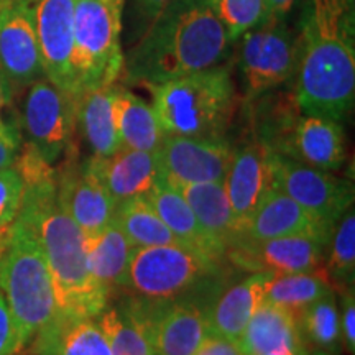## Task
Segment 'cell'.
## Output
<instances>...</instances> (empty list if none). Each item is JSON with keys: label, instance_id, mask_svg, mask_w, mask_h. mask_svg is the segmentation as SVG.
I'll return each instance as SVG.
<instances>
[{"label": "cell", "instance_id": "obj_1", "mask_svg": "<svg viewBox=\"0 0 355 355\" xmlns=\"http://www.w3.org/2000/svg\"><path fill=\"white\" fill-rule=\"evenodd\" d=\"M13 168L24 180V199L17 220L25 224L40 245L50 268L58 313L74 318H97L110 293L89 272L84 234L63 211L56 194V168L25 144Z\"/></svg>", "mask_w": 355, "mask_h": 355}, {"label": "cell", "instance_id": "obj_2", "mask_svg": "<svg viewBox=\"0 0 355 355\" xmlns=\"http://www.w3.org/2000/svg\"><path fill=\"white\" fill-rule=\"evenodd\" d=\"M296 42L293 92L301 114L344 121L355 101L354 0H308Z\"/></svg>", "mask_w": 355, "mask_h": 355}, {"label": "cell", "instance_id": "obj_3", "mask_svg": "<svg viewBox=\"0 0 355 355\" xmlns=\"http://www.w3.org/2000/svg\"><path fill=\"white\" fill-rule=\"evenodd\" d=\"M229 38L209 0H171L123 60L130 83L157 86L219 66Z\"/></svg>", "mask_w": 355, "mask_h": 355}, {"label": "cell", "instance_id": "obj_4", "mask_svg": "<svg viewBox=\"0 0 355 355\" xmlns=\"http://www.w3.org/2000/svg\"><path fill=\"white\" fill-rule=\"evenodd\" d=\"M153 110L165 135L224 139L239 97L227 66L150 86Z\"/></svg>", "mask_w": 355, "mask_h": 355}, {"label": "cell", "instance_id": "obj_5", "mask_svg": "<svg viewBox=\"0 0 355 355\" xmlns=\"http://www.w3.org/2000/svg\"><path fill=\"white\" fill-rule=\"evenodd\" d=\"M0 291L10 309L20 354L58 314L50 268L35 234L13 220L0 255Z\"/></svg>", "mask_w": 355, "mask_h": 355}, {"label": "cell", "instance_id": "obj_6", "mask_svg": "<svg viewBox=\"0 0 355 355\" xmlns=\"http://www.w3.org/2000/svg\"><path fill=\"white\" fill-rule=\"evenodd\" d=\"M122 12L105 0L74 3L73 71L78 96L87 89L112 86L123 68Z\"/></svg>", "mask_w": 355, "mask_h": 355}, {"label": "cell", "instance_id": "obj_7", "mask_svg": "<svg viewBox=\"0 0 355 355\" xmlns=\"http://www.w3.org/2000/svg\"><path fill=\"white\" fill-rule=\"evenodd\" d=\"M222 265L181 245L133 248L123 286L141 298L180 300L219 273Z\"/></svg>", "mask_w": 355, "mask_h": 355}, {"label": "cell", "instance_id": "obj_8", "mask_svg": "<svg viewBox=\"0 0 355 355\" xmlns=\"http://www.w3.org/2000/svg\"><path fill=\"white\" fill-rule=\"evenodd\" d=\"M242 37L239 69L248 99L272 92L295 78L298 42L283 20L266 21Z\"/></svg>", "mask_w": 355, "mask_h": 355}, {"label": "cell", "instance_id": "obj_9", "mask_svg": "<svg viewBox=\"0 0 355 355\" xmlns=\"http://www.w3.org/2000/svg\"><path fill=\"white\" fill-rule=\"evenodd\" d=\"M21 123L33 146L46 163L61 162L76 132V97L66 94L46 78L32 83L26 91Z\"/></svg>", "mask_w": 355, "mask_h": 355}, {"label": "cell", "instance_id": "obj_10", "mask_svg": "<svg viewBox=\"0 0 355 355\" xmlns=\"http://www.w3.org/2000/svg\"><path fill=\"white\" fill-rule=\"evenodd\" d=\"M273 188L332 229L354 204V186L349 180L275 152Z\"/></svg>", "mask_w": 355, "mask_h": 355}, {"label": "cell", "instance_id": "obj_11", "mask_svg": "<svg viewBox=\"0 0 355 355\" xmlns=\"http://www.w3.org/2000/svg\"><path fill=\"white\" fill-rule=\"evenodd\" d=\"M234 148L225 139L165 135L157 150L159 181L173 189L189 184L222 183Z\"/></svg>", "mask_w": 355, "mask_h": 355}, {"label": "cell", "instance_id": "obj_12", "mask_svg": "<svg viewBox=\"0 0 355 355\" xmlns=\"http://www.w3.org/2000/svg\"><path fill=\"white\" fill-rule=\"evenodd\" d=\"M61 162L56 168L58 202L84 235L101 232L112 222L117 204L91 159L79 162L76 146L71 145Z\"/></svg>", "mask_w": 355, "mask_h": 355}, {"label": "cell", "instance_id": "obj_13", "mask_svg": "<svg viewBox=\"0 0 355 355\" xmlns=\"http://www.w3.org/2000/svg\"><path fill=\"white\" fill-rule=\"evenodd\" d=\"M44 78L35 28L33 6L7 2L0 6V83L6 89L28 87ZM3 89V92H6Z\"/></svg>", "mask_w": 355, "mask_h": 355}, {"label": "cell", "instance_id": "obj_14", "mask_svg": "<svg viewBox=\"0 0 355 355\" xmlns=\"http://www.w3.org/2000/svg\"><path fill=\"white\" fill-rule=\"evenodd\" d=\"M329 243L311 235L245 241L241 239L229 248L225 259L239 268L259 273H306L321 270Z\"/></svg>", "mask_w": 355, "mask_h": 355}, {"label": "cell", "instance_id": "obj_15", "mask_svg": "<svg viewBox=\"0 0 355 355\" xmlns=\"http://www.w3.org/2000/svg\"><path fill=\"white\" fill-rule=\"evenodd\" d=\"M74 3L76 0H37L33 12L44 78L78 99L73 71Z\"/></svg>", "mask_w": 355, "mask_h": 355}, {"label": "cell", "instance_id": "obj_16", "mask_svg": "<svg viewBox=\"0 0 355 355\" xmlns=\"http://www.w3.org/2000/svg\"><path fill=\"white\" fill-rule=\"evenodd\" d=\"M222 183L243 232L260 199L273 188V150L250 135L239 148H234L232 163Z\"/></svg>", "mask_w": 355, "mask_h": 355}, {"label": "cell", "instance_id": "obj_17", "mask_svg": "<svg viewBox=\"0 0 355 355\" xmlns=\"http://www.w3.org/2000/svg\"><path fill=\"white\" fill-rule=\"evenodd\" d=\"M332 234L334 229L303 209L285 193L272 188L266 191L254 214L247 220L242 239L257 242L288 235H311L331 243Z\"/></svg>", "mask_w": 355, "mask_h": 355}, {"label": "cell", "instance_id": "obj_18", "mask_svg": "<svg viewBox=\"0 0 355 355\" xmlns=\"http://www.w3.org/2000/svg\"><path fill=\"white\" fill-rule=\"evenodd\" d=\"M209 332L207 309L191 298L155 300V355H194Z\"/></svg>", "mask_w": 355, "mask_h": 355}, {"label": "cell", "instance_id": "obj_19", "mask_svg": "<svg viewBox=\"0 0 355 355\" xmlns=\"http://www.w3.org/2000/svg\"><path fill=\"white\" fill-rule=\"evenodd\" d=\"M278 155L319 170L336 171L345 163V137L339 122L301 114Z\"/></svg>", "mask_w": 355, "mask_h": 355}, {"label": "cell", "instance_id": "obj_20", "mask_svg": "<svg viewBox=\"0 0 355 355\" xmlns=\"http://www.w3.org/2000/svg\"><path fill=\"white\" fill-rule=\"evenodd\" d=\"M89 159L115 204L146 196L159 183L157 152H140L122 146L110 157L96 158L91 155Z\"/></svg>", "mask_w": 355, "mask_h": 355}, {"label": "cell", "instance_id": "obj_21", "mask_svg": "<svg viewBox=\"0 0 355 355\" xmlns=\"http://www.w3.org/2000/svg\"><path fill=\"white\" fill-rule=\"evenodd\" d=\"M145 198L155 207L159 219L165 222L181 247L217 265H222L224 260H227L224 248L199 224L198 217L194 216L181 193L159 181Z\"/></svg>", "mask_w": 355, "mask_h": 355}, {"label": "cell", "instance_id": "obj_22", "mask_svg": "<svg viewBox=\"0 0 355 355\" xmlns=\"http://www.w3.org/2000/svg\"><path fill=\"white\" fill-rule=\"evenodd\" d=\"M28 355H110L96 318H74L58 313L24 349Z\"/></svg>", "mask_w": 355, "mask_h": 355}, {"label": "cell", "instance_id": "obj_23", "mask_svg": "<svg viewBox=\"0 0 355 355\" xmlns=\"http://www.w3.org/2000/svg\"><path fill=\"white\" fill-rule=\"evenodd\" d=\"M239 344L247 355H263L278 350H308L300 329L298 316L290 309L263 303L255 309Z\"/></svg>", "mask_w": 355, "mask_h": 355}, {"label": "cell", "instance_id": "obj_24", "mask_svg": "<svg viewBox=\"0 0 355 355\" xmlns=\"http://www.w3.org/2000/svg\"><path fill=\"white\" fill-rule=\"evenodd\" d=\"M96 319L107 339L110 355H155L152 319L140 296L104 309Z\"/></svg>", "mask_w": 355, "mask_h": 355}, {"label": "cell", "instance_id": "obj_25", "mask_svg": "<svg viewBox=\"0 0 355 355\" xmlns=\"http://www.w3.org/2000/svg\"><path fill=\"white\" fill-rule=\"evenodd\" d=\"M198 217L199 224L211 235L225 254L242 239V227L230 207L224 183L189 184L178 189Z\"/></svg>", "mask_w": 355, "mask_h": 355}, {"label": "cell", "instance_id": "obj_26", "mask_svg": "<svg viewBox=\"0 0 355 355\" xmlns=\"http://www.w3.org/2000/svg\"><path fill=\"white\" fill-rule=\"evenodd\" d=\"M112 86L87 89L76 99V122L86 139L92 157L105 158L122 148L115 125Z\"/></svg>", "mask_w": 355, "mask_h": 355}, {"label": "cell", "instance_id": "obj_27", "mask_svg": "<svg viewBox=\"0 0 355 355\" xmlns=\"http://www.w3.org/2000/svg\"><path fill=\"white\" fill-rule=\"evenodd\" d=\"M268 272H259L229 286L211 309H207L209 331L229 339H241L248 321L261 303L263 283Z\"/></svg>", "mask_w": 355, "mask_h": 355}, {"label": "cell", "instance_id": "obj_28", "mask_svg": "<svg viewBox=\"0 0 355 355\" xmlns=\"http://www.w3.org/2000/svg\"><path fill=\"white\" fill-rule=\"evenodd\" d=\"M112 105L122 146L140 152H157L165 139V132L152 105L125 87L115 84Z\"/></svg>", "mask_w": 355, "mask_h": 355}, {"label": "cell", "instance_id": "obj_29", "mask_svg": "<svg viewBox=\"0 0 355 355\" xmlns=\"http://www.w3.org/2000/svg\"><path fill=\"white\" fill-rule=\"evenodd\" d=\"M84 247L89 272L96 282L109 293L112 288L123 286L133 247L117 222L112 219L101 232L84 235Z\"/></svg>", "mask_w": 355, "mask_h": 355}, {"label": "cell", "instance_id": "obj_30", "mask_svg": "<svg viewBox=\"0 0 355 355\" xmlns=\"http://www.w3.org/2000/svg\"><path fill=\"white\" fill-rule=\"evenodd\" d=\"M332 291L324 266L316 272L306 273H268L263 283L261 301L279 308L290 309L296 316Z\"/></svg>", "mask_w": 355, "mask_h": 355}, {"label": "cell", "instance_id": "obj_31", "mask_svg": "<svg viewBox=\"0 0 355 355\" xmlns=\"http://www.w3.org/2000/svg\"><path fill=\"white\" fill-rule=\"evenodd\" d=\"M114 220L127 235L133 248L155 245H180L165 222L145 196L132 198L115 206Z\"/></svg>", "mask_w": 355, "mask_h": 355}, {"label": "cell", "instance_id": "obj_32", "mask_svg": "<svg viewBox=\"0 0 355 355\" xmlns=\"http://www.w3.org/2000/svg\"><path fill=\"white\" fill-rule=\"evenodd\" d=\"M298 321L308 349L309 345H313L331 355L340 354V350L344 349L343 332H340V311L334 291H329L301 311Z\"/></svg>", "mask_w": 355, "mask_h": 355}, {"label": "cell", "instance_id": "obj_33", "mask_svg": "<svg viewBox=\"0 0 355 355\" xmlns=\"http://www.w3.org/2000/svg\"><path fill=\"white\" fill-rule=\"evenodd\" d=\"M329 259L324 266L327 282L334 293L354 290L355 275V216L349 209L337 222L331 239Z\"/></svg>", "mask_w": 355, "mask_h": 355}, {"label": "cell", "instance_id": "obj_34", "mask_svg": "<svg viewBox=\"0 0 355 355\" xmlns=\"http://www.w3.org/2000/svg\"><path fill=\"white\" fill-rule=\"evenodd\" d=\"M209 3L229 42H237L248 30L268 21L263 0H209Z\"/></svg>", "mask_w": 355, "mask_h": 355}, {"label": "cell", "instance_id": "obj_35", "mask_svg": "<svg viewBox=\"0 0 355 355\" xmlns=\"http://www.w3.org/2000/svg\"><path fill=\"white\" fill-rule=\"evenodd\" d=\"M24 199V180L15 168L0 171V230L8 229L19 216Z\"/></svg>", "mask_w": 355, "mask_h": 355}, {"label": "cell", "instance_id": "obj_36", "mask_svg": "<svg viewBox=\"0 0 355 355\" xmlns=\"http://www.w3.org/2000/svg\"><path fill=\"white\" fill-rule=\"evenodd\" d=\"M340 332L345 352H355V296L354 290L343 293V313H340Z\"/></svg>", "mask_w": 355, "mask_h": 355}, {"label": "cell", "instance_id": "obj_37", "mask_svg": "<svg viewBox=\"0 0 355 355\" xmlns=\"http://www.w3.org/2000/svg\"><path fill=\"white\" fill-rule=\"evenodd\" d=\"M194 355H247L243 352L237 340L229 339L216 332L209 331L204 336L202 343L199 344Z\"/></svg>", "mask_w": 355, "mask_h": 355}, {"label": "cell", "instance_id": "obj_38", "mask_svg": "<svg viewBox=\"0 0 355 355\" xmlns=\"http://www.w3.org/2000/svg\"><path fill=\"white\" fill-rule=\"evenodd\" d=\"M17 332L10 309L0 291V355H17Z\"/></svg>", "mask_w": 355, "mask_h": 355}, {"label": "cell", "instance_id": "obj_39", "mask_svg": "<svg viewBox=\"0 0 355 355\" xmlns=\"http://www.w3.org/2000/svg\"><path fill=\"white\" fill-rule=\"evenodd\" d=\"M20 150V137L15 128L0 119V171L13 166Z\"/></svg>", "mask_w": 355, "mask_h": 355}, {"label": "cell", "instance_id": "obj_40", "mask_svg": "<svg viewBox=\"0 0 355 355\" xmlns=\"http://www.w3.org/2000/svg\"><path fill=\"white\" fill-rule=\"evenodd\" d=\"M171 0H135V8L139 20L145 25L144 32L158 19L159 13L170 6Z\"/></svg>", "mask_w": 355, "mask_h": 355}, {"label": "cell", "instance_id": "obj_41", "mask_svg": "<svg viewBox=\"0 0 355 355\" xmlns=\"http://www.w3.org/2000/svg\"><path fill=\"white\" fill-rule=\"evenodd\" d=\"M263 355H311L308 350H300V352H291V350H278V352H270Z\"/></svg>", "mask_w": 355, "mask_h": 355}, {"label": "cell", "instance_id": "obj_42", "mask_svg": "<svg viewBox=\"0 0 355 355\" xmlns=\"http://www.w3.org/2000/svg\"><path fill=\"white\" fill-rule=\"evenodd\" d=\"M8 229H10V227H8ZM8 229L0 230V255H2L3 248H6V243H7V235H8Z\"/></svg>", "mask_w": 355, "mask_h": 355}, {"label": "cell", "instance_id": "obj_43", "mask_svg": "<svg viewBox=\"0 0 355 355\" xmlns=\"http://www.w3.org/2000/svg\"><path fill=\"white\" fill-rule=\"evenodd\" d=\"M105 2L110 3V6L117 8V10L122 12V7H123V0H105Z\"/></svg>", "mask_w": 355, "mask_h": 355}, {"label": "cell", "instance_id": "obj_44", "mask_svg": "<svg viewBox=\"0 0 355 355\" xmlns=\"http://www.w3.org/2000/svg\"><path fill=\"white\" fill-rule=\"evenodd\" d=\"M7 2H25V3H30V6H33L37 0H0V6H2V3H7Z\"/></svg>", "mask_w": 355, "mask_h": 355}, {"label": "cell", "instance_id": "obj_45", "mask_svg": "<svg viewBox=\"0 0 355 355\" xmlns=\"http://www.w3.org/2000/svg\"><path fill=\"white\" fill-rule=\"evenodd\" d=\"M3 101H6V92H3V86H2V83H0V109H2Z\"/></svg>", "mask_w": 355, "mask_h": 355}, {"label": "cell", "instance_id": "obj_46", "mask_svg": "<svg viewBox=\"0 0 355 355\" xmlns=\"http://www.w3.org/2000/svg\"><path fill=\"white\" fill-rule=\"evenodd\" d=\"M314 355H331V354H326V352H318V354H314Z\"/></svg>", "mask_w": 355, "mask_h": 355}]
</instances>
